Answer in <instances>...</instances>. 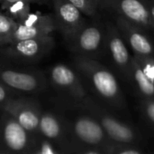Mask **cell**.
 <instances>
[{
    "label": "cell",
    "mask_w": 154,
    "mask_h": 154,
    "mask_svg": "<svg viewBox=\"0 0 154 154\" xmlns=\"http://www.w3.org/2000/svg\"><path fill=\"white\" fill-rule=\"evenodd\" d=\"M74 68L85 84L107 104L120 108L125 105V97L115 74L95 58L75 55Z\"/></svg>",
    "instance_id": "1"
},
{
    "label": "cell",
    "mask_w": 154,
    "mask_h": 154,
    "mask_svg": "<svg viewBox=\"0 0 154 154\" xmlns=\"http://www.w3.org/2000/svg\"><path fill=\"white\" fill-rule=\"evenodd\" d=\"M79 105L100 123L110 141L116 145L129 146L137 141L138 134L132 126L112 115L89 96Z\"/></svg>",
    "instance_id": "2"
},
{
    "label": "cell",
    "mask_w": 154,
    "mask_h": 154,
    "mask_svg": "<svg viewBox=\"0 0 154 154\" xmlns=\"http://www.w3.org/2000/svg\"><path fill=\"white\" fill-rule=\"evenodd\" d=\"M66 41L75 55L97 59L106 48V27L97 23H86Z\"/></svg>",
    "instance_id": "3"
},
{
    "label": "cell",
    "mask_w": 154,
    "mask_h": 154,
    "mask_svg": "<svg viewBox=\"0 0 154 154\" xmlns=\"http://www.w3.org/2000/svg\"><path fill=\"white\" fill-rule=\"evenodd\" d=\"M54 46L51 34L16 41L4 45L0 54L14 60L35 62L46 55Z\"/></svg>",
    "instance_id": "4"
},
{
    "label": "cell",
    "mask_w": 154,
    "mask_h": 154,
    "mask_svg": "<svg viewBox=\"0 0 154 154\" xmlns=\"http://www.w3.org/2000/svg\"><path fill=\"white\" fill-rule=\"evenodd\" d=\"M50 80L58 91L79 103V104L88 96L85 84L75 68L63 64H57L50 70Z\"/></svg>",
    "instance_id": "5"
},
{
    "label": "cell",
    "mask_w": 154,
    "mask_h": 154,
    "mask_svg": "<svg viewBox=\"0 0 154 154\" xmlns=\"http://www.w3.org/2000/svg\"><path fill=\"white\" fill-rule=\"evenodd\" d=\"M71 131L74 136L84 144L101 148L106 153L114 147L100 123L91 114L75 118L71 123Z\"/></svg>",
    "instance_id": "6"
},
{
    "label": "cell",
    "mask_w": 154,
    "mask_h": 154,
    "mask_svg": "<svg viewBox=\"0 0 154 154\" xmlns=\"http://www.w3.org/2000/svg\"><path fill=\"white\" fill-rule=\"evenodd\" d=\"M101 8L133 22L147 31L154 30L146 0H101Z\"/></svg>",
    "instance_id": "7"
},
{
    "label": "cell",
    "mask_w": 154,
    "mask_h": 154,
    "mask_svg": "<svg viewBox=\"0 0 154 154\" xmlns=\"http://www.w3.org/2000/svg\"><path fill=\"white\" fill-rule=\"evenodd\" d=\"M0 82L11 91L20 93H38L46 87V79L42 74L20 71L0 64Z\"/></svg>",
    "instance_id": "8"
},
{
    "label": "cell",
    "mask_w": 154,
    "mask_h": 154,
    "mask_svg": "<svg viewBox=\"0 0 154 154\" xmlns=\"http://www.w3.org/2000/svg\"><path fill=\"white\" fill-rule=\"evenodd\" d=\"M128 82L141 99L154 98V56L133 55Z\"/></svg>",
    "instance_id": "9"
},
{
    "label": "cell",
    "mask_w": 154,
    "mask_h": 154,
    "mask_svg": "<svg viewBox=\"0 0 154 154\" xmlns=\"http://www.w3.org/2000/svg\"><path fill=\"white\" fill-rule=\"evenodd\" d=\"M115 25L134 54L154 56V44L146 29L121 16H116Z\"/></svg>",
    "instance_id": "10"
},
{
    "label": "cell",
    "mask_w": 154,
    "mask_h": 154,
    "mask_svg": "<svg viewBox=\"0 0 154 154\" xmlns=\"http://www.w3.org/2000/svg\"><path fill=\"white\" fill-rule=\"evenodd\" d=\"M106 49L120 74L128 81L133 56L115 24H108L106 26Z\"/></svg>",
    "instance_id": "11"
},
{
    "label": "cell",
    "mask_w": 154,
    "mask_h": 154,
    "mask_svg": "<svg viewBox=\"0 0 154 154\" xmlns=\"http://www.w3.org/2000/svg\"><path fill=\"white\" fill-rule=\"evenodd\" d=\"M57 30L65 40L76 34L85 24L83 14L69 0H51Z\"/></svg>",
    "instance_id": "12"
},
{
    "label": "cell",
    "mask_w": 154,
    "mask_h": 154,
    "mask_svg": "<svg viewBox=\"0 0 154 154\" xmlns=\"http://www.w3.org/2000/svg\"><path fill=\"white\" fill-rule=\"evenodd\" d=\"M57 30L54 16L42 13H30L23 21L17 23L12 43L29 38L42 37Z\"/></svg>",
    "instance_id": "13"
},
{
    "label": "cell",
    "mask_w": 154,
    "mask_h": 154,
    "mask_svg": "<svg viewBox=\"0 0 154 154\" xmlns=\"http://www.w3.org/2000/svg\"><path fill=\"white\" fill-rule=\"evenodd\" d=\"M2 108L29 133L38 132L42 113L33 102L26 99L10 98Z\"/></svg>",
    "instance_id": "14"
},
{
    "label": "cell",
    "mask_w": 154,
    "mask_h": 154,
    "mask_svg": "<svg viewBox=\"0 0 154 154\" xmlns=\"http://www.w3.org/2000/svg\"><path fill=\"white\" fill-rule=\"evenodd\" d=\"M29 132L14 117L5 112L1 123V134L5 147L12 152H24L30 143Z\"/></svg>",
    "instance_id": "15"
},
{
    "label": "cell",
    "mask_w": 154,
    "mask_h": 154,
    "mask_svg": "<svg viewBox=\"0 0 154 154\" xmlns=\"http://www.w3.org/2000/svg\"><path fill=\"white\" fill-rule=\"evenodd\" d=\"M38 132L49 141H55L61 138L63 134V126L60 120L51 113H43L41 114Z\"/></svg>",
    "instance_id": "16"
},
{
    "label": "cell",
    "mask_w": 154,
    "mask_h": 154,
    "mask_svg": "<svg viewBox=\"0 0 154 154\" xmlns=\"http://www.w3.org/2000/svg\"><path fill=\"white\" fill-rule=\"evenodd\" d=\"M17 27V22L6 14L0 12V44L12 43V38Z\"/></svg>",
    "instance_id": "17"
},
{
    "label": "cell",
    "mask_w": 154,
    "mask_h": 154,
    "mask_svg": "<svg viewBox=\"0 0 154 154\" xmlns=\"http://www.w3.org/2000/svg\"><path fill=\"white\" fill-rule=\"evenodd\" d=\"M5 10L6 11L7 15L19 23L27 17L31 13V3L25 1H17L9 5Z\"/></svg>",
    "instance_id": "18"
},
{
    "label": "cell",
    "mask_w": 154,
    "mask_h": 154,
    "mask_svg": "<svg viewBox=\"0 0 154 154\" xmlns=\"http://www.w3.org/2000/svg\"><path fill=\"white\" fill-rule=\"evenodd\" d=\"M83 15L93 17L101 8V0H69Z\"/></svg>",
    "instance_id": "19"
},
{
    "label": "cell",
    "mask_w": 154,
    "mask_h": 154,
    "mask_svg": "<svg viewBox=\"0 0 154 154\" xmlns=\"http://www.w3.org/2000/svg\"><path fill=\"white\" fill-rule=\"evenodd\" d=\"M140 105L144 117L154 125V98L142 99Z\"/></svg>",
    "instance_id": "20"
},
{
    "label": "cell",
    "mask_w": 154,
    "mask_h": 154,
    "mask_svg": "<svg viewBox=\"0 0 154 154\" xmlns=\"http://www.w3.org/2000/svg\"><path fill=\"white\" fill-rule=\"evenodd\" d=\"M33 154H59L55 150L53 145L49 142V140H45L40 143L38 148Z\"/></svg>",
    "instance_id": "21"
},
{
    "label": "cell",
    "mask_w": 154,
    "mask_h": 154,
    "mask_svg": "<svg viewBox=\"0 0 154 154\" xmlns=\"http://www.w3.org/2000/svg\"><path fill=\"white\" fill-rule=\"evenodd\" d=\"M11 92L12 91L9 88H7L0 82V107H3L7 103V101L12 98Z\"/></svg>",
    "instance_id": "22"
},
{
    "label": "cell",
    "mask_w": 154,
    "mask_h": 154,
    "mask_svg": "<svg viewBox=\"0 0 154 154\" xmlns=\"http://www.w3.org/2000/svg\"><path fill=\"white\" fill-rule=\"evenodd\" d=\"M17 1H25V2H29V3L39 4V5H45V4L51 3V0H0V6H1V8L5 9L9 5H11L12 3L17 2Z\"/></svg>",
    "instance_id": "23"
},
{
    "label": "cell",
    "mask_w": 154,
    "mask_h": 154,
    "mask_svg": "<svg viewBox=\"0 0 154 154\" xmlns=\"http://www.w3.org/2000/svg\"><path fill=\"white\" fill-rule=\"evenodd\" d=\"M146 4H147V6H148L151 20H152L154 26V0H146Z\"/></svg>",
    "instance_id": "24"
},
{
    "label": "cell",
    "mask_w": 154,
    "mask_h": 154,
    "mask_svg": "<svg viewBox=\"0 0 154 154\" xmlns=\"http://www.w3.org/2000/svg\"><path fill=\"white\" fill-rule=\"evenodd\" d=\"M80 154H106L102 150H97V149H92V150H88L83 152Z\"/></svg>",
    "instance_id": "25"
},
{
    "label": "cell",
    "mask_w": 154,
    "mask_h": 154,
    "mask_svg": "<svg viewBox=\"0 0 154 154\" xmlns=\"http://www.w3.org/2000/svg\"><path fill=\"white\" fill-rule=\"evenodd\" d=\"M0 154H7V153H5V152H0Z\"/></svg>",
    "instance_id": "26"
}]
</instances>
